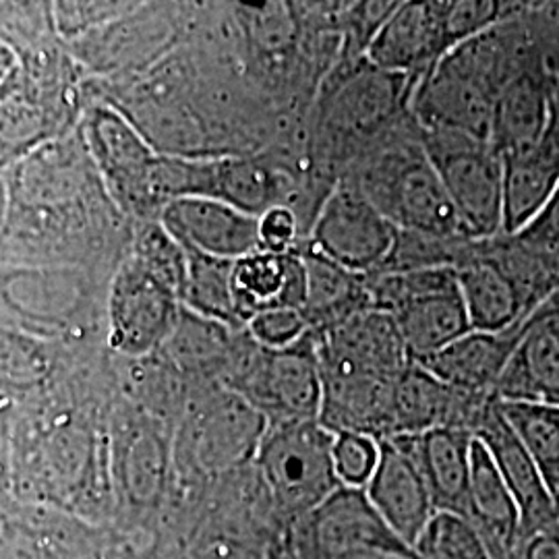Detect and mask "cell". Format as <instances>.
<instances>
[{
  "label": "cell",
  "instance_id": "25",
  "mask_svg": "<svg viewBox=\"0 0 559 559\" xmlns=\"http://www.w3.org/2000/svg\"><path fill=\"white\" fill-rule=\"evenodd\" d=\"M182 249V247H180ZM185 253V280L179 299L205 320L224 325L240 323L233 297V265L235 261L210 258L191 249Z\"/></svg>",
  "mask_w": 559,
  "mask_h": 559
},
{
  "label": "cell",
  "instance_id": "17",
  "mask_svg": "<svg viewBox=\"0 0 559 559\" xmlns=\"http://www.w3.org/2000/svg\"><path fill=\"white\" fill-rule=\"evenodd\" d=\"M85 135L102 175L122 200H154L152 177L158 156L138 129L110 108H98L85 124Z\"/></svg>",
  "mask_w": 559,
  "mask_h": 559
},
{
  "label": "cell",
  "instance_id": "29",
  "mask_svg": "<svg viewBox=\"0 0 559 559\" xmlns=\"http://www.w3.org/2000/svg\"><path fill=\"white\" fill-rule=\"evenodd\" d=\"M50 373V359L38 342L0 328V390H32Z\"/></svg>",
  "mask_w": 559,
  "mask_h": 559
},
{
  "label": "cell",
  "instance_id": "1",
  "mask_svg": "<svg viewBox=\"0 0 559 559\" xmlns=\"http://www.w3.org/2000/svg\"><path fill=\"white\" fill-rule=\"evenodd\" d=\"M332 433L321 420L270 425L255 456L261 483L286 519L300 520L328 500L340 483Z\"/></svg>",
  "mask_w": 559,
  "mask_h": 559
},
{
  "label": "cell",
  "instance_id": "18",
  "mask_svg": "<svg viewBox=\"0 0 559 559\" xmlns=\"http://www.w3.org/2000/svg\"><path fill=\"white\" fill-rule=\"evenodd\" d=\"M456 278L471 328L477 332H503L533 313L516 280L491 255L487 240H473Z\"/></svg>",
  "mask_w": 559,
  "mask_h": 559
},
{
  "label": "cell",
  "instance_id": "22",
  "mask_svg": "<svg viewBox=\"0 0 559 559\" xmlns=\"http://www.w3.org/2000/svg\"><path fill=\"white\" fill-rule=\"evenodd\" d=\"M475 436L466 429L441 427L413 436L415 454L427 480L436 512L466 516Z\"/></svg>",
  "mask_w": 559,
  "mask_h": 559
},
{
  "label": "cell",
  "instance_id": "28",
  "mask_svg": "<svg viewBox=\"0 0 559 559\" xmlns=\"http://www.w3.org/2000/svg\"><path fill=\"white\" fill-rule=\"evenodd\" d=\"M415 559H491L477 526L464 514L436 512L413 545Z\"/></svg>",
  "mask_w": 559,
  "mask_h": 559
},
{
  "label": "cell",
  "instance_id": "15",
  "mask_svg": "<svg viewBox=\"0 0 559 559\" xmlns=\"http://www.w3.org/2000/svg\"><path fill=\"white\" fill-rule=\"evenodd\" d=\"M445 55L438 2H400L365 50L371 64L408 80L429 73Z\"/></svg>",
  "mask_w": 559,
  "mask_h": 559
},
{
  "label": "cell",
  "instance_id": "8",
  "mask_svg": "<svg viewBox=\"0 0 559 559\" xmlns=\"http://www.w3.org/2000/svg\"><path fill=\"white\" fill-rule=\"evenodd\" d=\"M179 323V297L140 261L129 260L112 282L110 342L124 355H145Z\"/></svg>",
  "mask_w": 559,
  "mask_h": 559
},
{
  "label": "cell",
  "instance_id": "38",
  "mask_svg": "<svg viewBox=\"0 0 559 559\" xmlns=\"http://www.w3.org/2000/svg\"><path fill=\"white\" fill-rule=\"evenodd\" d=\"M267 559H297L295 558V554H293V549H290V545L288 543H274V545H270V549H267Z\"/></svg>",
  "mask_w": 559,
  "mask_h": 559
},
{
  "label": "cell",
  "instance_id": "39",
  "mask_svg": "<svg viewBox=\"0 0 559 559\" xmlns=\"http://www.w3.org/2000/svg\"><path fill=\"white\" fill-rule=\"evenodd\" d=\"M543 15L547 17L549 21H554L556 25H559V2H556V4H543Z\"/></svg>",
  "mask_w": 559,
  "mask_h": 559
},
{
  "label": "cell",
  "instance_id": "12",
  "mask_svg": "<svg viewBox=\"0 0 559 559\" xmlns=\"http://www.w3.org/2000/svg\"><path fill=\"white\" fill-rule=\"evenodd\" d=\"M493 396L559 406V290L522 321L519 344Z\"/></svg>",
  "mask_w": 559,
  "mask_h": 559
},
{
  "label": "cell",
  "instance_id": "36",
  "mask_svg": "<svg viewBox=\"0 0 559 559\" xmlns=\"http://www.w3.org/2000/svg\"><path fill=\"white\" fill-rule=\"evenodd\" d=\"M503 559H559L558 528L519 537L514 549Z\"/></svg>",
  "mask_w": 559,
  "mask_h": 559
},
{
  "label": "cell",
  "instance_id": "20",
  "mask_svg": "<svg viewBox=\"0 0 559 559\" xmlns=\"http://www.w3.org/2000/svg\"><path fill=\"white\" fill-rule=\"evenodd\" d=\"M520 325L503 332L473 330L417 365L459 392L496 399V385L519 344Z\"/></svg>",
  "mask_w": 559,
  "mask_h": 559
},
{
  "label": "cell",
  "instance_id": "24",
  "mask_svg": "<svg viewBox=\"0 0 559 559\" xmlns=\"http://www.w3.org/2000/svg\"><path fill=\"white\" fill-rule=\"evenodd\" d=\"M390 316L396 321L400 338L413 362L438 355L452 342L473 332L459 284L411 300Z\"/></svg>",
  "mask_w": 559,
  "mask_h": 559
},
{
  "label": "cell",
  "instance_id": "9",
  "mask_svg": "<svg viewBox=\"0 0 559 559\" xmlns=\"http://www.w3.org/2000/svg\"><path fill=\"white\" fill-rule=\"evenodd\" d=\"M365 493L388 526L413 549L423 528L436 514L413 436L380 440V460L365 485Z\"/></svg>",
  "mask_w": 559,
  "mask_h": 559
},
{
  "label": "cell",
  "instance_id": "31",
  "mask_svg": "<svg viewBox=\"0 0 559 559\" xmlns=\"http://www.w3.org/2000/svg\"><path fill=\"white\" fill-rule=\"evenodd\" d=\"M380 460V440L362 433H336L334 464L342 485L362 487L369 483Z\"/></svg>",
  "mask_w": 559,
  "mask_h": 559
},
{
  "label": "cell",
  "instance_id": "34",
  "mask_svg": "<svg viewBox=\"0 0 559 559\" xmlns=\"http://www.w3.org/2000/svg\"><path fill=\"white\" fill-rule=\"evenodd\" d=\"M299 245V216L288 205H274L260 216V249L286 253Z\"/></svg>",
  "mask_w": 559,
  "mask_h": 559
},
{
  "label": "cell",
  "instance_id": "4",
  "mask_svg": "<svg viewBox=\"0 0 559 559\" xmlns=\"http://www.w3.org/2000/svg\"><path fill=\"white\" fill-rule=\"evenodd\" d=\"M235 392L255 406L270 425L320 420L323 388L316 336L309 332L286 348L258 344Z\"/></svg>",
  "mask_w": 559,
  "mask_h": 559
},
{
  "label": "cell",
  "instance_id": "40",
  "mask_svg": "<svg viewBox=\"0 0 559 559\" xmlns=\"http://www.w3.org/2000/svg\"><path fill=\"white\" fill-rule=\"evenodd\" d=\"M549 253H551V261H554V267H556V274H558L559 278V247L549 249Z\"/></svg>",
  "mask_w": 559,
  "mask_h": 559
},
{
  "label": "cell",
  "instance_id": "26",
  "mask_svg": "<svg viewBox=\"0 0 559 559\" xmlns=\"http://www.w3.org/2000/svg\"><path fill=\"white\" fill-rule=\"evenodd\" d=\"M498 404L559 506V406L501 400Z\"/></svg>",
  "mask_w": 559,
  "mask_h": 559
},
{
  "label": "cell",
  "instance_id": "13",
  "mask_svg": "<svg viewBox=\"0 0 559 559\" xmlns=\"http://www.w3.org/2000/svg\"><path fill=\"white\" fill-rule=\"evenodd\" d=\"M162 226L182 249L210 258L237 261L260 249V218L222 201H168L162 212Z\"/></svg>",
  "mask_w": 559,
  "mask_h": 559
},
{
  "label": "cell",
  "instance_id": "30",
  "mask_svg": "<svg viewBox=\"0 0 559 559\" xmlns=\"http://www.w3.org/2000/svg\"><path fill=\"white\" fill-rule=\"evenodd\" d=\"M124 479L129 496L140 503L160 498L166 479V448L156 433H141L124 459Z\"/></svg>",
  "mask_w": 559,
  "mask_h": 559
},
{
  "label": "cell",
  "instance_id": "37",
  "mask_svg": "<svg viewBox=\"0 0 559 559\" xmlns=\"http://www.w3.org/2000/svg\"><path fill=\"white\" fill-rule=\"evenodd\" d=\"M540 34H543V50H545V62L551 73L554 87L559 94V25L547 20L539 9Z\"/></svg>",
  "mask_w": 559,
  "mask_h": 559
},
{
  "label": "cell",
  "instance_id": "23",
  "mask_svg": "<svg viewBox=\"0 0 559 559\" xmlns=\"http://www.w3.org/2000/svg\"><path fill=\"white\" fill-rule=\"evenodd\" d=\"M466 519L477 526L491 559L506 558L519 543V506L479 440L473 443Z\"/></svg>",
  "mask_w": 559,
  "mask_h": 559
},
{
  "label": "cell",
  "instance_id": "3",
  "mask_svg": "<svg viewBox=\"0 0 559 559\" xmlns=\"http://www.w3.org/2000/svg\"><path fill=\"white\" fill-rule=\"evenodd\" d=\"M420 145L436 166L471 240L503 235V158L489 141L459 131L420 129Z\"/></svg>",
  "mask_w": 559,
  "mask_h": 559
},
{
  "label": "cell",
  "instance_id": "16",
  "mask_svg": "<svg viewBox=\"0 0 559 559\" xmlns=\"http://www.w3.org/2000/svg\"><path fill=\"white\" fill-rule=\"evenodd\" d=\"M270 423L237 392L210 400L191 425V454L207 473H224L255 459Z\"/></svg>",
  "mask_w": 559,
  "mask_h": 559
},
{
  "label": "cell",
  "instance_id": "41",
  "mask_svg": "<svg viewBox=\"0 0 559 559\" xmlns=\"http://www.w3.org/2000/svg\"><path fill=\"white\" fill-rule=\"evenodd\" d=\"M558 531H559V522H558Z\"/></svg>",
  "mask_w": 559,
  "mask_h": 559
},
{
  "label": "cell",
  "instance_id": "14",
  "mask_svg": "<svg viewBox=\"0 0 559 559\" xmlns=\"http://www.w3.org/2000/svg\"><path fill=\"white\" fill-rule=\"evenodd\" d=\"M408 85V78L381 71L365 59L334 87L321 120L340 140L371 138L396 115Z\"/></svg>",
  "mask_w": 559,
  "mask_h": 559
},
{
  "label": "cell",
  "instance_id": "33",
  "mask_svg": "<svg viewBox=\"0 0 559 559\" xmlns=\"http://www.w3.org/2000/svg\"><path fill=\"white\" fill-rule=\"evenodd\" d=\"M267 549L235 531H207L191 545L187 559H267Z\"/></svg>",
  "mask_w": 559,
  "mask_h": 559
},
{
  "label": "cell",
  "instance_id": "10",
  "mask_svg": "<svg viewBox=\"0 0 559 559\" xmlns=\"http://www.w3.org/2000/svg\"><path fill=\"white\" fill-rule=\"evenodd\" d=\"M473 436L496 462L501 479L519 506L520 537L558 528L559 506L551 498L537 464L501 415L498 400L493 399L487 404L473 429Z\"/></svg>",
  "mask_w": 559,
  "mask_h": 559
},
{
  "label": "cell",
  "instance_id": "19",
  "mask_svg": "<svg viewBox=\"0 0 559 559\" xmlns=\"http://www.w3.org/2000/svg\"><path fill=\"white\" fill-rule=\"evenodd\" d=\"M233 297L240 323L263 311L297 309L307 302V270L299 249L272 253L258 249L233 265Z\"/></svg>",
  "mask_w": 559,
  "mask_h": 559
},
{
  "label": "cell",
  "instance_id": "21",
  "mask_svg": "<svg viewBox=\"0 0 559 559\" xmlns=\"http://www.w3.org/2000/svg\"><path fill=\"white\" fill-rule=\"evenodd\" d=\"M297 249L307 270V302L302 307V316L311 332H328L362 311L373 309L367 290V276L323 258L309 242H299Z\"/></svg>",
  "mask_w": 559,
  "mask_h": 559
},
{
  "label": "cell",
  "instance_id": "2",
  "mask_svg": "<svg viewBox=\"0 0 559 559\" xmlns=\"http://www.w3.org/2000/svg\"><path fill=\"white\" fill-rule=\"evenodd\" d=\"M355 187L399 230L464 237L456 210L420 141L373 158Z\"/></svg>",
  "mask_w": 559,
  "mask_h": 559
},
{
  "label": "cell",
  "instance_id": "7",
  "mask_svg": "<svg viewBox=\"0 0 559 559\" xmlns=\"http://www.w3.org/2000/svg\"><path fill=\"white\" fill-rule=\"evenodd\" d=\"M399 228L355 185H340L323 203L307 240L323 258L369 276L392 251Z\"/></svg>",
  "mask_w": 559,
  "mask_h": 559
},
{
  "label": "cell",
  "instance_id": "6",
  "mask_svg": "<svg viewBox=\"0 0 559 559\" xmlns=\"http://www.w3.org/2000/svg\"><path fill=\"white\" fill-rule=\"evenodd\" d=\"M154 198H207L260 218L280 203V177L253 158H158L152 177Z\"/></svg>",
  "mask_w": 559,
  "mask_h": 559
},
{
  "label": "cell",
  "instance_id": "27",
  "mask_svg": "<svg viewBox=\"0 0 559 559\" xmlns=\"http://www.w3.org/2000/svg\"><path fill=\"white\" fill-rule=\"evenodd\" d=\"M473 240L464 237H438L415 230H399L392 251L376 274H396L433 267H459L466 260Z\"/></svg>",
  "mask_w": 559,
  "mask_h": 559
},
{
  "label": "cell",
  "instance_id": "35",
  "mask_svg": "<svg viewBox=\"0 0 559 559\" xmlns=\"http://www.w3.org/2000/svg\"><path fill=\"white\" fill-rule=\"evenodd\" d=\"M516 237L545 251L559 247V185L535 221L522 228Z\"/></svg>",
  "mask_w": 559,
  "mask_h": 559
},
{
  "label": "cell",
  "instance_id": "32",
  "mask_svg": "<svg viewBox=\"0 0 559 559\" xmlns=\"http://www.w3.org/2000/svg\"><path fill=\"white\" fill-rule=\"evenodd\" d=\"M251 340L265 348H286L305 338L311 330L297 309L263 311L247 323Z\"/></svg>",
  "mask_w": 559,
  "mask_h": 559
},
{
  "label": "cell",
  "instance_id": "5",
  "mask_svg": "<svg viewBox=\"0 0 559 559\" xmlns=\"http://www.w3.org/2000/svg\"><path fill=\"white\" fill-rule=\"evenodd\" d=\"M299 524L300 551L307 559H415L413 549L381 519L362 487L340 485Z\"/></svg>",
  "mask_w": 559,
  "mask_h": 559
},
{
  "label": "cell",
  "instance_id": "11",
  "mask_svg": "<svg viewBox=\"0 0 559 559\" xmlns=\"http://www.w3.org/2000/svg\"><path fill=\"white\" fill-rule=\"evenodd\" d=\"M537 23L539 44L535 52L503 85L493 108L489 143L501 158L535 147L545 138L554 117L556 87L545 62L539 13Z\"/></svg>",
  "mask_w": 559,
  "mask_h": 559
}]
</instances>
